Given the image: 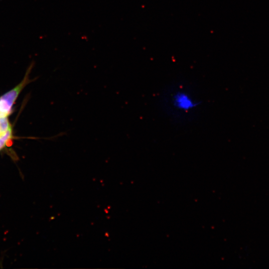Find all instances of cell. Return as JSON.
Returning <instances> with one entry per match:
<instances>
[{"mask_svg":"<svg viewBox=\"0 0 269 269\" xmlns=\"http://www.w3.org/2000/svg\"><path fill=\"white\" fill-rule=\"evenodd\" d=\"M30 70L27 71L24 78L20 83L0 97V116L8 117L11 113L14 103L28 82Z\"/></svg>","mask_w":269,"mask_h":269,"instance_id":"6da1fadb","label":"cell"},{"mask_svg":"<svg viewBox=\"0 0 269 269\" xmlns=\"http://www.w3.org/2000/svg\"><path fill=\"white\" fill-rule=\"evenodd\" d=\"M171 104L176 110L188 112L194 109L198 103L187 92L178 91L172 96Z\"/></svg>","mask_w":269,"mask_h":269,"instance_id":"7a4b0ae2","label":"cell"},{"mask_svg":"<svg viewBox=\"0 0 269 269\" xmlns=\"http://www.w3.org/2000/svg\"><path fill=\"white\" fill-rule=\"evenodd\" d=\"M12 137L11 127L7 131L0 134V151L8 143Z\"/></svg>","mask_w":269,"mask_h":269,"instance_id":"3957f363","label":"cell"},{"mask_svg":"<svg viewBox=\"0 0 269 269\" xmlns=\"http://www.w3.org/2000/svg\"><path fill=\"white\" fill-rule=\"evenodd\" d=\"M10 128L7 117L0 116V134L4 133Z\"/></svg>","mask_w":269,"mask_h":269,"instance_id":"277c9868","label":"cell"}]
</instances>
